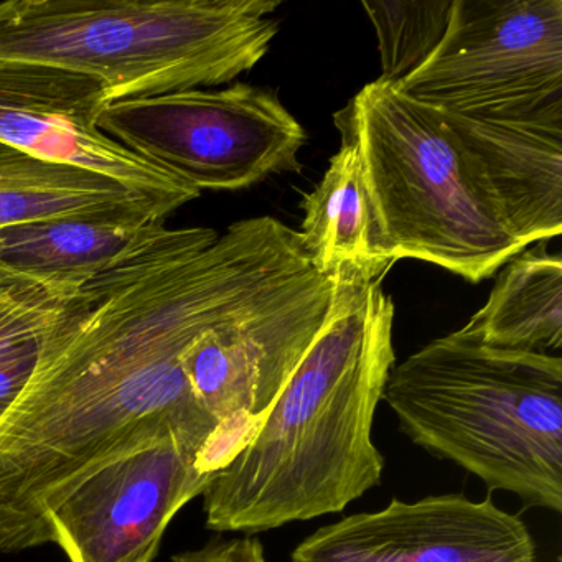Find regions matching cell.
<instances>
[{"instance_id":"cell-1","label":"cell","mask_w":562,"mask_h":562,"mask_svg":"<svg viewBox=\"0 0 562 562\" xmlns=\"http://www.w3.org/2000/svg\"><path fill=\"white\" fill-rule=\"evenodd\" d=\"M311 269L272 216L212 228L157 226L65 299L38 363L0 419V552L50 544L47 515L111 459L169 436L228 460L183 355Z\"/></svg>"},{"instance_id":"cell-2","label":"cell","mask_w":562,"mask_h":562,"mask_svg":"<svg viewBox=\"0 0 562 562\" xmlns=\"http://www.w3.org/2000/svg\"><path fill=\"white\" fill-rule=\"evenodd\" d=\"M337 281L297 370L203 493L206 528L269 531L341 512L380 485L371 429L396 364L393 299L381 282Z\"/></svg>"},{"instance_id":"cell-3","label":"cell","mask_w":562,"mask_h":562,"mask_svg":"<svg viewBox=\"0 0 562 562\" xmlns=\"http://www.w3.org/2000/svg\"><path fill=\"white\" fill-rule=\"evenodd\" d=\"M278 0H2L0 60L93 78L111 103L220 87L279 32Z\"/></svg>"},{"instance_id":"cell-4","label":"cell","mask_w":562,"mask_h":562,"mask_svg":"<svg viewBox=\"0 0 562 562\" xmlns=\"http://www.w3.org/2000/svg\"><path fill=\"white\" fill-rule=\"evenodd\" d=\"M383 400L416 446L525 505L562 512V360L437 338L394 364Z\"/></svg>"},{"instance_id":"cell-5","label":"cell","mask_w":562,"mask_h":562,"mask_svg":"<svg viewBox=\"0 0 562 562\" xmlns=\"http://www.w3.org/2000/svg\"><path fill=\"white\" fill-rule=\"evenodd\" d=\"M335 124L357 147L393 265L420 259L476 284L525 251L470 179L439 111L378 78Z\"/></svg>"},{"instance_id":"cell-6","label":"cell","mask_w":562,"mask_h":562,"mask_svg":"<svg viewBox=\"0 0 562 562\" xmlns=\"http://www.w3.org/2000/svg\"><path fill=\"white\" fill-rule=\"evenodd\" d=\"M98 127L200 193L299 172L305 143L304 127L278 94L246 83L114 101Z\"/></svg>"},{"instance_id":"cell-7","label":"cell","mask_w":562,"mask_h":562,"mask_svg":"<svg viewBox=\"0 0 562 562\" xmlns=\"http://www.w3.org/2000/svg\"><path fill=\"white\" fill-rule=\"evenodd\" d=\"M394 88L485 120L562 116V0H453L439 48Z\"/></svg>"},{"instance_id":"cell-8","label":"cell","mask_w":562,"mask_h":562,"mask_svg":"<svg viewBox=\"0 0 562 562\" xmlns=\"http://www.w3.org/2000/svg\"><path fill=\"white\" fill-rule=\"evenodd\" d=\"M337 282L307 269L241 317L196 338L183 355L187 380L218 423L228 460L265 419L314 344Z\"/></svg>"},{"instance_id":"cell-9","label":"cell","mask_w":562,"mask_h":562,"mask_svg":"<svg viewBox=\"0 0 562 562\" xmlns=\"http://www.w3.org/2000/svg\"><path fill=\"white\" fill-rule=\"evenodd\" d=\"M215 473L182 437L147 443L103 463L48 512L50 542L70 562H153L173 516Z\"/></svg>"},{"instance_id":"cell-10","label":"cell","mask_w":562,"mask_h":562,"mask_svg":"<svg viewBox=\"0 0 562 562\" xmlns=\"http://www.w3.org/2000/svg\"><path fill=\"white\" fill-rule=\"evenodd\" d=\"M111 104L93 78L50 65L0 60V143L58 166L114 180L173 212L199 190L134 156L101 133Z\"/></svg>"},{"instance_id":"cell-11","label":"cell","mask_w":562,"mask_h":562,"mask_svg":"<svg viewBox=\"0 0 562 562\" xmlns=\"http://www.w3.org/2000/svg\"><path fill=\"white\" fill-rule=\"evenodd\" d=\"M292 562H538L521 518L492 496L429 495L393 499L386 508L357 513L322 526L292 552Z\"/></svg>"},{"instance_id":"cell-12","label":"cell","mask_w":562,"mask_h":562,"mask_svg":"<svg viewBox=\"0 0 562 562\" xmlns=\"http://www.w3.org/2000/svg\"><path fill=\"white\" fill-rule=\"evenodd\" d=\"M439 111L470 179L528 248L562 233V116L496 121Z\"/></svg>"},{"instance_id":"cell-13","label":"cell","mask_w":562,"mask_h":562,"mask_svg":"<svg viewBox=\"0 0 562 562\" xmlns=\"http://www.w3.org/2000/svg\"><path fill=\"white\" fill-rule=\"evenodd\" d=\"M172 215L157 203L0 229V278L71 297Z\"/></svg>"},{"instance_id":"cell-14","label":"cell","mask_w":562,"mask_h":562,"mask_svg":"<svg viewBox=\"0 0 562 562\" xmlns=\"http://www.w3.org/2000/svg\"><path fill=\"white\" fill-rule=\"evenodd\" d=\"M302 248L318 274L381 282L393 268L353 144L341 140L327 172L302 200Z\"/></svg>"},{"instance_id":"cell-15","label":"cell","mask_w":562,"mask_h":562,"mask_svg":"<svg viewBox=\"0 0 562 562\" xmlns=\"http://www.w3.org/2000/svg\"><path fill=\"white\" fill-rule=\"evenodd\" d=\"M462 337L496 350L548 353L562 345V261L544 248L509 259L486 304L460 328Z\"/></svg>"},{"instance_id":"cell-16","label":"cell","mask_w":562,"mask_h":562,"mask_svg":"<svg viewBox=\"0 0 562 562\" xmlns=\"http://www.w3.org/2000/svg\"><path fill=\"white\" fill-rule=\"evenodd\" d=\"M144 203L169 209L106 177L47 162L0 143V229Z\"/></svg>"},{"instance_id":"cell-17","label":"cell","mask_w":562,"mask_h":562,"mask_svg":"<svg viewBox=\"0 0 562 562\" xmlns=\"http://www.w3.org/2000/svg\"><path fill=\"white\" fill-rule=\"evenodd\" d=\"M361 5L376 32L383 68L380 80L397 87L439 48L452 19L453 0H364Z\"/></svg>"},{"instance_id":"cell-18","label":"cell","mask_w":562,"mask_h":562,"mask_svg":"<svg viewBox=\"0 0 562 562\" xmlns=\"http://www.w3.org/2000/svg\"><path fill=\"white\" fill-rule=\"evenodd\" d=\"M61 302L31 282L0 278V357L42 340Z\"/></svg>"},{"instance_id":"cell-19","label":"cell","mask_w":562,"mask_h":562,"mask_svg":"<svg viewBox=\"0 0 562 562\" xmlns=\"http://www.w3.org/2000/svg\"><path fill=\"white\" fill-rule=\"evenodd\" d=\"M44 338V337H42ZM42 340L0 357V419L19 400L38 363Z\"/></svg>"},{"instance_id":"cell-20","label":"cell","mask_w":562,"mask_h":562,"mask_svg":"<svg viewBox=\"0 0 562 562\" xmlns=\"http://www.w3.org/2000/svg\"><path fill=\"white\" fill-rule=\"evenodd\" d=\"M173 562H266L265 549L256 538L213 541L200 549L180 552Z\"/></svg>"}]
</instances>
